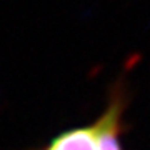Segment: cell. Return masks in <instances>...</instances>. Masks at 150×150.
Here are the masks:
<instances>
[{
    "instance_id": "cell-1",
    "label": "cell",
    "mask_w": 150,
    "mask_h": 150,
    "mask_svg": "<svg viewBox=\"0 0 150 150\" xmlns=\"http://www.w3.org/2000/svg\"><path fill=\"white\" fill-rule=\"evenodd\" d=\"M125 105L123 90L117 88L97 120L60 132L42 150H125L122 140Z\"/></svg>"
}]
</instances>
